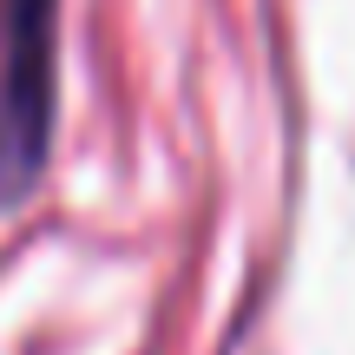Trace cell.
Here are the masks:
<instances>
[{"instance_id":"6da1fadb","label":"cell","mask_w":355,"mask_h":355,"mask_svg":"<svg viewBox=\"0 0 355 355\" xmlns=\"http://www.w3.org/2000/svg\"><path fill=\"white\" fill-rule=\"evenodd\" d=\"M60 112V0H0V211L26 198Z\"/></svg>"}]
</instances>
